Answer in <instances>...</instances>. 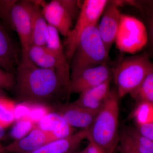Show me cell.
Returning a JSON list of instances; mask_svg holds the SVG:
<instances>
[{
    "label": "cell",
    "mask_w": 153,
    "mask_h": 153,
    "mask_svg": "<svg viewBox=\"0 0 153 153\" xmlns=\"http://www.w3.org/2000/svg\"><path fill=\"white\" fill-rule=\"evenodd\" d=\"M119 145L117 149L119 153H139L137 152L119 134Z\"/></svg>",
    "instance_id": "obj_29"
},
{
    "label": "cell",
    "mask_w": 153,
    "mask_h": 153,
    "mask_svg": "<svg viewBox=\"0 0 153 153\" xmlns=\"http://www.w3.org/2000/svg\"><path fill=\"white\" fill-rule=\"evenodd\" d=\"M79 152H77V151H72V152H68V153H79Z\"/></svg>",
    "instance_id": "obj_34"
},
{
    "label": "cell",
    "mask_w": 153,
    "mask_h": 153,
    "mask_svg": "<svg viewBox=\"0 0 153 153\" xmlns=\"http://www.w3.org/2000/svg\"><path fill=\"white\" fill-rule=\"evenodd\" d=\"M30 111V104L27 102H22L18 105H16L15 107V121L27 118Z\"/></svg>",
    "instance_id": "obj_27"
},
{
    "label": "cell",
    "mask_w": 153,
    "mask_h": 153,
    "mask_svg": "<svg viewBox=\"0 0 153 153\" xmlns=\"http://www.w3.org/2000/svg\"><path fill=\"white\" fill-rule=\"evenodd\" d=\"M5 136V128L0 126V140H2Z\"/></svg>",
    "instance_id": "obj_31"
},
{
    "label": "cell",
    "mask_w": 153,
    "mask_h": 153,
    "mask_svg": "<svg viewBox=\"0 0 153 153\" xmlns=\"http://www.w3.org/2000/svg\"><path fill=\"white\" fill-rule=\"evenodd\" d=\"M36 126L42 130L51 134L56 140L70 136L75 130L59 113L52 111L42 118Z\"/></svg>",
    "instance_id": "obj_16"
},
{
    "label": "cell",
    "mask_w": 153,
    "mask_h": 153,
    "mask_svg": "<svg viewBox=\"0 0 153 153\" xmlns=\"http://www.w3.org/2000/svg\"><path fill=\"white\" fill-rule=\"evenodd\" d=\"M45 47L58 57L67 59L63 44L60 40V33L55 28L49 25Z\"/></svg>",
    "instance_id": "obj_23"
},
{
    "label": "cell",
    "mask_w": 153,
    "mask_h": 153,
    "mask_svg": "<svg viewBox=\"0 0 153 153\" xmlns=\"http://www.w3.org/2000/svg\"><path fill=\"white\" fill-rule=\"evenodd\" d=\"M15 73L14 88L22 102L46 105L62 89L66 91L55 71L36 66L28 55H22Z\"/></svg>",
    "instance_id": "obj_1"
},
{
    "label": "cell",
    "mask_w": 153,
    "mask_h": 153,
    "mask_svg": "<svg viewBox=\"0 0 153 153\" xmlns=\"http://www.w3.org/2000/svg\"><path fill=\"white\" fill-rule=\"evenodd\" d=\"M108 80L100 85L79 94V96L73 103L91 110L99 111L104 106L110 92Z\"/></svg>",
    "instance_id": "obj_15"
},
{
    "label": "cell",
    "mask_w": 153,
    "mask_h": 153,
    "mask_svg": "<svg viewBox=\"0 0 153 153\" xmlns=\"http://www.w3.org/2000/svg\"><path fill=\"white\" fill-rule=\"evenodd\" d=\"M130 94L137 103H153V71L148 74L142 82Z\"/></svg>",
    "instance_id": "obj_20"
},
{
    "label": "cell",
    "mask_w": 153,
    "mask_h": 153,
    "mask_svg": "<svg viewBox=\"0 0 153 153\" xmlns=\"http://www.w3.org/2000/svg\"><path fill=\"white\" fill-rule=\"evenodd\" d=\"M136 125L153 123V103L141 102L138 103L130 114Z\"/></svg>",
    "instance_id": "obj_21"
},
{
    "label": "cell",
    "mask_w": 153,
    "mask_h": 153,
    "mask_svg": "<svg viewBox=\"0 0 153 153\" xmlns=\"http://www.w3.org/2000/svg\"><path fill=\"white\" fill-rule=\"evenodd\" d=\"M7 97L5 93L4 92L3 89L0 88V97Z\"/></svg>",
    "instance_id": "obj_32"
},
{
    "label": "cell",
    "mask_w": 153,
    "mask_h": 153,
    "mask_svg": "<svg viewBox=\"0 0 153 153\" xmlns=\"http://www.w3.org/2000/svg\"><path fill=\"white\" fill-rule=\"evenodd\" d=\"M3 147L4 146H2V145L1 144V143H0V153H2V152Z\"/></svg>",
    "instance_id": "obj_33"
},
{
    "label": "cell",
    "mask_w": 153,
    "mask_h": 153,
    "mask_svg": "<svg viewBox=\"0 0 153 153\" xmlns=\"http://www.w3.org/2000/svg\"><path fill=\"white\" fill-rule=\"evenodd\" d=\"M15 85V75L0 68V88L11 90Z\"/></svg>",
    "instance_id": "obj_26"
},
{
    "label": "cell",
    "mask_w": 153,
    "mask_h": 153,
    "mask_svg": "<svg viewBox=\"0 0 153 153\" xmlns=\"http://www.w3.org/2000/svg\"><path fill=\"white\" fill-rule=\"evenodd\" d=\"M85 149V153H104L97 146L91 142H89Z\"/></svg>",
    "instance_id": "obj_30"
},
{
    "label": "cell",
    "mask_w": 153,
    "mask_h": 153,
    "mask_svg": "<svg viewBox=\"0 0 153 153\" xmlns=\"http://www.w3.org/2000/svg\"><path fill=\"white\" fill-rule=\"evenodd\" d=\"M36 127V124L29 119H23L16 121L10 135L15 140L21 139L27 135Z\"/></svg>",
    "instance_id": "obj_24"
},
{
    "label": "cell",
    "mask_w": 153,
    "mask_h": 153,
    "mask_svg": "<svg viewBox=\"0 0 153 153\" xmlns=\"http://www.w3.org/2000/svg\"><path fill=\"white\" fill-rule=\"evenodd\" d=\"M16 104L7 97L0 98V126L6 128L15 121Z\"/></svg>",
    "instance_id": "obj_22"
},
{
    "label": "cell",
    "mask_w": 153,
    "mask_h": 153,
    "mask_svg": "<svg viewBox=\"0 0 153 153\" xmlns=\"http://www.w3.org/2000/svg\"><path fill=\"white\" fill-rule=\"evenodd\" d=\"M97 26L83 31L70 61L71 80L88 68L107 63L108 57Z\"/></svg>",
    "instance_id": "obj_3"
},
{
    "label": "cell",
    "mask_w": 153,
    "mask_h": 153,
    "mask_svg": "<svg viewBox=\"0 0 153 153\" xmlns=\"http://www.w3.org/2000/svg\"><path fill=\"white\" fill-rule=\"evenodd\" d=\"M41 8L48 25L67 38L77 19L81 4L76 0H52L49 2L35 1Z\"/></svg>",
    "instance_id": "obj_6"
},
{
    "label": "cell",
    "mask_w": 153,
    "mask_h": 153,
    "mask_svg": "<svg viewBox=\"0 0 153 153\" xmlns=\"http://www.w3.org/2000/svg\"><path fill=\"white\" fill-rule=\"evenodd\" d=\"M121 14L119 7L114 1L108 2L102 14L101 21L97 26L102 40L108 53L115 40Z\"/></svg>",
    "instance_id": "obj_11"
},
{
    "label": "cell",
    "mask_w": 153,
    "mask_h": 153,
    "mask_svg": "<svg viewBox=\"0 0 153 153\" xmlns=\"http://www.w3.org/2000/svg\"><path fill=\"white\" fill-rule=\"evenodd\" d=\"M119 99L117 91L111 90L104 106L87 130L88 141L104 153H114L119 144Z\"/></svg>",
    "instance_id": "obj_2"
},
{
    "label": "cell",
    "mask_w": 153,
    "mask_h": 153,
    "mask_svg": "<svg viewBox=\"0 0 153 153\" xmlns=\"http://www.w3.org/2000/svg\"><path fill=\"white\" fill-rule=\"evenodd\" d=\"M87 130H80L70 136L57 140L29 153H67L75 151L83 140L87 137Z\"/></svg>",
    "instance_id": "obj_17"
},
{
    "label": "cell",
    "mask_w": 153,
    "mask_h": 153,
    "mask_svg": "<svg viewBox=\"0 0 153 153\" xmlns=\"http://www.w3.org/2000/svg\"><path fill=\"white\" fill-rule=\"evenodd\" d=\"M119 134L138 152L153 153V141L143 136L133 126L125 127Z\"/></svg>",
    "instance_id": "obj_19"
},
{
    "label": "cell",
    "mask_w": 153,
    "mask_h": 153,
    "mask_svg": "<svg viewBox=\"0 0 153 153\" xmlns=\"http://www.w3.org/2000/svg\"><path fill=\"white\" fill-rule=\"evenodd\" d=\"M28 57L36 66L54 70L60 77L67 95L71 82L70 67L67 59L58 57L45 46L31 45L28 52Z\"/></svg>",
    "instance_id": "obj_9"
},
{
    "label": "cell",
    "mask_w": 153,
    "mask_h": 153,
    "mask_svg": "<svg viewBox=\"0 0 153 153\" xmlns=\"http://www.w3.org/2000/svg\"><path fill=\"white\" fill-rule=\"evenodd\" d=\"M108 2L106 0H85L81 4L75 25L64 42L68 61L71 60L83 31L88 27L97 26Z\"/></svg>",
    "instance_id": "obj_8"
},
{
    "label": "cell",
    "mask_w": 153,
    "mask_h": 153,
    "mask_svg": "<svg viewBox=\"0 0 153 153\" xmlns=\"http://www.w3.org/2000/svg\"><path fill=\"white\" fill-rule=\"evenodd\" d=\"M112 71L120 98L132 92L153 72V64L148 54H140L125 57Z\"/></svg>",
    "instance_id": "obj_5"
},
{
    "label": "cell",
    "mask_w": 153,
    "mask_h": 153,
    "mask_svg": "<svg viewBox=\"0 0 153 153\" xmlns=\"http://www.w3.org/2000/svg\"><path fill=\"white\" fill-rule=\"evenodd\" d=\"M79 153H85V149L81 151V152H79Z\"/></svg>",
    "instance_id": "obj_35"
},
{
    "label": "cell",
    "mask_w": 153,
    "mask_h": 153,
    "mask_svg": "<svg viewBox=\"0 0 153 153\" xmlns=\"http://www.w3.org/2000/svg\"><path fill=\"white\" fill-rule=\"evenodd\" d=\"M112 71L107 63L85 69L71 79L67 98L72 94H80L111 80Z\"/></svg>",
    "instance_id": "obj_10"
},
{
    "label": "cell",
    "mask_w": 153,
    "mask_h": 153,
    "mask_svg": "<svg viewBox=\"0 0 153 153\" xmlns=\"http://www.w3.org/2000/svg\"><path fill=\"white\" fill-rule=\"evenodd\" d=\"M30 104V111L27 119L36 124L46 114L51 112L50 109L44 105Z\"/></svg>",
    "instance_id": "obj_25"
},
{
    "label": "cell",
    "mask_w": 153,
    "mask_h": 153,
    "mask_svg": "<svg viewBox=\"0 0 153 153\" xmlns=\"http://www.w3.org/2000/svg\"><path fill=\"white\" fill-rule=\"evenodd\" d=\"M55 140L51 134L36 126L27 135L3 147L2 153H29Z\"/></svg>",
    "instance_id": "obj_12"
},
{
    "label": "cell",
    "mask_w": 153,
    "mask_h": 153,
    "mask_svg": "<svg viewBox=\"0 0 153 153\" xmlns=\"http://www.w3.org/2000/svg\"><path fill=\"white\" fill-rule=\"evenodd\" d=\"M135 128L143 136L153 141V123L136 125Z\"/></svg>",
    "instance_id": "obj_28"
},
{
    "label": "cell",
    "mask_w": 153,
    "mask_h": 153,
    "mask_svg": "<svg viewBox=\"0 0 153 153\" xmlns=\"http://www.w3.org/2000/svg\"><path fill=\"white\" fill-rule=\"evenodd\" d=\"M19 54V49L0 21V66L7 72L14 74L20 61Z\"/></svg>",
    "instance_id": "obj_14"
},
{
    "label": "cell",
    "mask_w": 153,
    "mask_h": 153,
    "mask_svg": "<svg viewBox=\"0 0 153 153\" xmlns=\"http://www.w3.org/2000/svg\"><path fill=\"white\" fill-rule=\"evenodd\" d=\"M0 98H1V97H0Z\"/></svg>",
    "instance_id": "obj_36"
},
{
    "label": "cell",
    "mask_w": 153,
    "mask_h": 153,
    "mask_svg": "<svg viewBox=\"0 0 153 153\" xmlns=\"http://www.w3.org/2000/svg\"><path fill=\"white\" fill-rule=\"evenodd\" d=\"M148 40L147 30L142 21L132 16L121 14L114 41L120 52L136 54L146 46Z\"/></svg>",
    "instance_id": "obj_7"
},
{
    "label": "cell",
    "mask_w": 153,
    "mask_h": 153,
    "mask_svg": "<svg viewBox=\"0 0 153 153\" xmlns=\"http://www.w3.org/2000/svg\"><path fill=\"white\" fill-rule=\"evenodd\" d=\"M100 111L86 109L72 102L61 105L57 112L73 128H78L88 130Z\"/></svg>",
    "instance_id": "obj_13"
},
{
    "label": "cell",
    "mask_w": 153,
    "mask_h": 153,
    "mask_svg": "<svg viewBox=\"0 0 153 153\" xmlns=\"http://www.w3.org/2000/svg\"><path fill=\"white\" fill-rule=\"evenodd\" d=\"M32 45L45 46L49 25L43 16L40 7L35 1H32Z\"/></svg>",
    "instance_id": "obj_18"
},
{
    "label": "cell",
    "mask_w": 153,
    "mask_h": 153,
    "mask_svg": "<svg viewBox=\"0 0 153 153\" xmlns=\"http://www.w3.org/2000/svg\"><path fill=\"white\" fill-rule=\"evenodd\" d=\"M32 1L0 0V19L18 34L22 55L32 45Z\"/></svg>",
    "instance_id": "obj_4"
}]
</instances>
